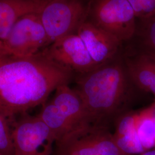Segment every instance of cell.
<instances>
[{
	"mask_svg": "<svg viewBox=\"0 0 155 155\" xmlns=\"http://www.w3.org/2000/svg\"><path fill=\"white\" fill-rule=\"evenodd\" d=\"M74 74L42 51L31 56L0 58V113L10 121L17 114L44 105L59 86Z\"/></svg>",
	"mask_w": 155,
	"mask_h": 155,
	"instance_id": "cell-1",
	"label": "cell"
},
{
	"mask_svg": "<svg viewBox=\"0 0 155 155\" xmlns=\"http://www.w3.org/2000/svg\"><path fill=\"white\" fill-rule=\"evenodd\" d=\"M75 87L91 123L109 127L124 113L136 88L127 74L122 55L94 70L74 75Z\"/></svg>",
	"mask_w": 155,
	"mask_h": 155,
	"instance_id": "cell-2",
	"label": "cell"
},
{
	"mask_svg": "<svg viewBox=\"0 0 155 155\" xmlns=\"http://www.w3.org/2000/svg\"><path fill=\"white\" fill-rule=\"evenodd\" d=\"M91 2V0H43L37 13L47 33L48 45L76 33L88 19Z\"/></svg>",
	"mask_w": 155,
	"mask_h": 155,
	"instance_id": "cell-3",
	"label": "cell"
},
{
	"mask_svg": "<svg viewBox=\"0 0 155 155\" xmlns=\"http://www.w3.org/2000/svg\"><path fill=\"white\" fill-rule=\"evenodd\" d=\"M56 145L57 155H127L117 146L109 127L93 123L75 129Z\"/></svg>",
	"mask_w": 155,
	"mask_h": 155,
	"instance_id": "cell-4",
	"label": "cell"
},
{
	"mask_svg": "<svg viewBox=\"0 0 155 155\" xmlns=\"http://www.w3.org/2000/svg\"><path fill=\"white\" fill-rule=\"evenodd\" d=\"M88 20L122 43L136 32L137 18L128 0H91Z\"/></svg>",
	"mask_w": 155,
	"mask_h": 155,
	"instance_id": "cell-5",
	"label": "cell"
},
{
	"mask_svg": "<svg viewBox=\"0 0 155 155\" xmlns=\"http://www.w3.org/2000/svg\"><path fill=\"white\" fill-rule=\"evenodd\" d=\"M15 155H51L56 144L54 133L38 115H25L14 124Z\"/></svg>",
	"mask_w": 155,
	"mask_h": 155,
	"instance_id": "cell-6",
	"label": "cell"
},
{
	"mask_svg": "<svg viewBox=\"0 0 155 155\" xmlns=\"http://www.w3.org/2000/svg\"><path fill=\"white\" fill-rule=\"evenodd\" d=\"M3 43L8 52L14 55H33L45 48L48 39L38 13L19 19Z\"/></svg>",
	"mask_w": 155,
	"mask_h": 155,
	"instance_id": "cell-7",
	"label": "cell"
},
{
	"mask_svg": "<svg viewBox=\"0 0 155 155\" xmlns=\"http://www.w3.org/2000/svg\"><path fill=\"white\" fill-rule=\"evenodd\" d=\"M41 51L74 75L89 72L100 66L93 60L83 41L76 33L58 39Z\"/></svg>",
	"mask_w": 155,
	"mask_h": 155,
	"instance_id": "cell-8",
	"label": "cell"
},
{
	"mask_svg": "<svg viewBox=\"0 0 155 155\" xmlns=\"http://www.w3.org/2000/svg\"><path fill=\"white\" fill-rule=\"evenodd\" d=\"M76 33L98 65L110 61L120 54L122 43L88 19L78 28Z\"/></svg>",
	"mask_w": 155,
	"mask_h": 155,
	"instance_id": "cell-9",
	"label": "cell"
},
{
	"mask_svg": "<svg viewBox=\"0 0 155 155\" xmlns=\"http://www.w3.org/2000/svg\"><path fill=\"white\" fill-rule=\"evenodd\" d=\"M122 56L127 74L135 87L155 96V58L132 49Z\"/></svg>",
	"mask_w": 155,
	"mask_h": 155,
	"instance_id": "cell-10",
	"label": "cell"
},
{
	"mask_svg": "<svg viewBox=\"0 0 155 155\" xmlns=\"http://www.w3.org/2000/svg\"><path fill=\"white\" fill-rule=\"evenodd\" d=\"M50 101L75 129L91 124L83 100L75 89L71 87L69 84H64L56 89Z\"/></svg>",
	"mask_w": 155,
	"mask_h": 155,
	"instance_id": "cell-11",
	"label": "cell"
},
{
	"mask_svg": "<svg viewBox=\"0 0 155 155\" xmlns=\"http://www.w3.org/2000/svg\"><path fill=\"white\" fill-rule=\"evenodd\" d=\"M43 0H0V41L4 42L18 20L37 13Z\"/></svg>",
	"mask_w": 155,
	"mask_h": 155,
	"instance_id": "cell-12",
	"label": "cell"
},
{
	"mask_svg": "<svg viewBox=\"0 0 155 155\" xmlns=\"http://www.w3.org/2000/svg\"><path fill=\"white\" fill-rule=\"evenodd\" d=\"M38 116L48 127L56 139V143L71 133L75 127L52 102H45Z\"/></svg>",
	"mask_w": 155,
	"mask_h": 155,
	"instance_id": "cell-13",
	"label": "cell"
},
{
	"mask_svg": "<svg viewBox=\"0 0 155 155\" xmlns=\"http://www.w3.org/2000/svg\"><path fill=\"white\" fill-rule=\"evenodd\" d=\"M135 36L137 45L132 50L155 58V16L137 20Z\"/></svg>",
	"mask_w": 155,
	"mask_h": 155,
	"instance_id": "cell-14",
	"label": "cell"
},
{
	"mask_svg": "<svg viewBox=\"0 0 155 155\" xmlns=\"http://www.w3.org/2000/svg\"><path fill=\"white\" fill-rule=\"evenodd\" d=\"M137 133L145 151L155 147V104L140 112Z\"/></svg>",
	"mask_w": 155,
	"mask_h": 155,
	"instance_id": "cell-15",
	"label": "cell"
},
{
	"mask_svg": "<svg viewBox=\"0 0 155 155\" xmlns=\"http://www.w3.org/2000/svg\"><path fill=\"white\" fill-rule=\"evenodd\" d=\"M10 120L0 113V153L2 155H15Z\"/></svg>",
	"mask_w": 155,
	"mask_h": 155,
	"instance_id": "cell-16",
	"label": "cell"
},
{
	"mask_svg": "<svg viewBox=\"0 0 155 155\" xmlns=\"http://www.w3.org/2000/svg\"><path fill=\"white\" fill-rule=\"evenodd\" d=\"M132 6L137 20L155 16V0H128Z\"/></svg>",
	"mask_w": 155,
	"mask_h": 155,
	"instance_id": "cell-17",
	"label": "cell"
},
{
	"mask_svg": "<svg viewBox=\"0 0 155 155\" xmlns=\"http://www.w3.org/2000/svg\"><path fill=\"white\" fill-rule=\"evenodd\" d=\"M6 54H9L7 50H6L3 42L0 41V58H1L4 55H5Z\"/></svg>",
	"mask_w": 155,
	"mask_h": 155,
	"instance_id": "cell-18",
	"label": "cell"
},
{
	"mask_svg": "<svg viewBox=\"0 0 155 155\" xmlns=\"http://www.w3.org/2000/svg\"><path fill=\"white\" fill-rule=\"evenodd\" d=\"M139 155H155V147L150 150H148Z\"/></svg>",
	"mask_w": 155,
	"mask_h": 155,
	"instance_id": "cell-19",
	"label": "cell"
},
{
	"mask_svg": "<svg viewBox=\"0 0 155 155\" xmlns=\"http://www.w3.org/2000/svg\"><path fill=\"white\" fill-rule=\"evenodd\" d=\"M0 155H2V154H1V153H0Z\"/></svg>",
	"mask_w": 155,
	"mask_h": 155,
	"instance_id": "cell-20",
	"label": "cell"
},
{
	"mask_svg": "<svg viewBox=\"0 0 155 155\" xmlns=\"http://www.w3.org/2000/svg\"></svg>",
	"mask_w": 155,
	"mask_h": 155,
	"instance_id": "cell-21",
	"label": "cell"
}]
</instances>
